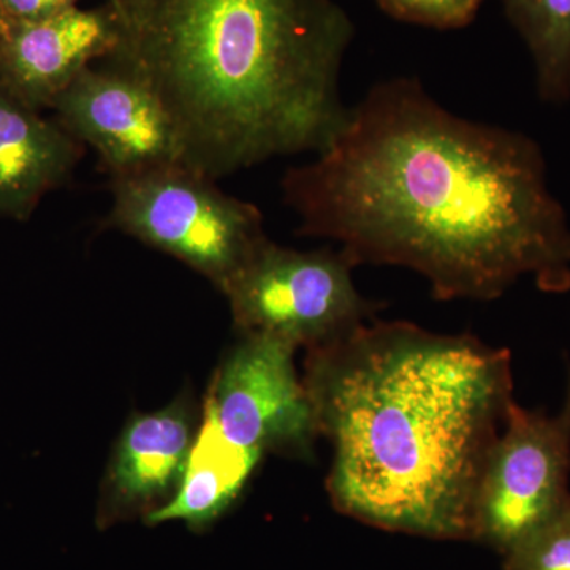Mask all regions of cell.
I'll return each instance as SVG.
<instances>
[{
    "label": "cell",
    "instance_id": "cell-1",
    "mask_svg": "<svg viewBox=\"0 0 570 570\" xmlns=\"http://www.w3.org/2000/svg\"><path fill=\"white\" fill-rule=\"evenodd\" d=\"M281 189L299 235L412 269L439 302H493L527 276L570 291L568 213L538 141L455 115L417 78L374 85Z\"/></svg>",
    "mask_w": 570,
    "mask_h": 570
},
{
    "label": "cell",
    "instance_id": "cell-2",
    "mask_svg": "<svg viewBox=\"0 0 570 570\" xmlns=\"http://www.w3.org/2000/svg\"><path fill=\"white\" fill-rule=\"evenodd\" d=\"M306 354L333 508L382 531L472 540L480 475L513 401L508 348L376 317Z\"/></svg>",
    "mask_w": 570,
    "mask_h": 570
},
{
    "label": "cell",
    "instance_id": "cell-3",
    "mask_svg": "<svg viewBox=\"0 0 570 570\" xmlns=\"http://www.w3.org/2000/svg\"><path fill=\"white\" fill-rule=\"evenodd\" d=\"M100 61L163 108L181 160L219 179L321 153L346 122L355 26L336 0H107Z\"/></svg>",
    "mask_w": 570,
    "mask_h": 570
},
{
    "label": "cell",
    "instance_id": "cell-4",
    "mask_svg": "<svg viewBox=\"0 0 570 570\" xmlns=\"http://www.w3.org/2000/svg\"><path fill=\"white\" fill-rule=\"evenodd\" d=\"M111 227L223 288L268 239L261 209L184 163L111 179Z\"/></svg>",
    "mask_w": 570,
    "mask_h": 570
},
{
    "label": "cell",
    "instance_id": "cell-5",
    "mask_svg": "<svg viewBox=\"0 0 570 570\" xmlns=\"http://www.w3.org/2000/svg\"><path fill=\"white\" fill-rule=\"evenodd\" d=\"M343 250H298L266 239L220 292L239 335H266L316 348L376 318L382 303L355 287Z\"/></svg>",
    "mask_w": 570,
    "mask_h": 570
},
{
    "label": "cell",
    "instance_id": "cell-6",
    "mask_svg": "<svg viewBox=\"0 0 570 570\" xmlns=\"http://www.w3.org/2000/svg\"><path fill=\"white\" fill-rule=\"evenodd\" d=\"M570 376L558 415L510 403L504 426L491 445L474 499V535L505 554L570 501Z\"/></svg>",
    "mask_w": 570,
    "mask_h": 570
},
{
    "label": "cell",
    "instance_id": "cell-7",
    "mask_svg": "<svg viewBox=\"0 0 570 570\" xmlns=\"http://www.w3.org/2000/svg\"><path fill=\"white\" fill-rule=\"evenodd\" d=\"M298 348L266 335H242L223 360L205 397L204 414L238 448L309 460L318 438Z\"/></svg>",
    "mask_w": 570,
    "mask_h": 570
},
{
    "label": "cell",
    "instance_id": "cell-8",
    "mask_svg": "<svg viewBox=\"0 0 570 570\" xmlns=\"http://www.w3.org/2000/svg\"><path fill=\"white\" fill-rule=\"evenodd\" d=\"M51 108L59 126L97 154L111 179L183 163L174 129L153 94L118 71L86 67Z\"/></svg>",
    "mask_w": 570,
    "mask_h": 570
},
{
    "label": "cell",
    "instance_id": "cell-9",
    "mask_svg": "<svg viewBox=\"0 0 570 570\" xmlns=\"http://www.w3.org/2000/svg\"><path fill=\"white\" fill-rule=\"evenodd\" d=\"M198 425L197 409L186 393L167 407L127 420L100 483L99 530L145 521L175 498Z\"/></svg>",
    "mask_w": 570,
    "mask_h": 570
},
{
    "label": "cell",
    "instance_id": "cell-10",
    "mask_svg": "<svg viewBox=\"0 0 570 570\" xmlns=\"http://www.w3.org/2000/svg\"><path fill=\"white\" fill-rule=\"evenodd\" d=\"M115 43L108 11L77 6L11 24L0 41V85L29 107H52L86 67L100 61Z\"/></svg>",
    "mask_w": 570,
    "mask_h": 570
},
{
    "label": "cell",
    "instance_id": "cell-11",
    "mask_svg": "<svg viewBox=\"0 0 570 570\" xmlns=\"http://www.w3.org/2000/svg\"><path fill=\"white\" fill-rule=\"evenodd\" d=\"M85 146L0 85V217L26 220L66 183Z\"/></svg>",
    "mask_w": 570,
    "mask_h": 570
},
{
    "label": "cell",
    "instance_id": "cell-12",
    "mask_svg": "<svg viewBox=\"0 0 570 570\" xmlns=\"http://www.w3.org/2000/svg\"><path fill=\"white\" fill-rule=\"evenodd\" d=\"M262 456L232 444L219 426L202 412L178 493L145 519V523L156 527L178 520L197 534L208 531L242 497Z\"/></svg>",
    "mask_w": 570,
    "mask_h": 570
},
{
    "label": "cell",
    "instance_id": "cell-13",
    "mask_svg": "<svg viewBox=\"0 0 570 570\" xmlns=\"http://www.w3.org/2000/svg\"><path fill=\"white\" fill-rule=\"evenodd\" d=\"M530 51L540 100H570V0H501Z\"/></svg>",
    "mask_w": 570,
    "mask_h": 570
},
{
    "label": "cell",
    "instance_id": "cell-14",
    "mask_svg": "<svg viewBox=\"0 0 570 570\" xmlns=\"http://www.w3.org/2000/svg\"><path fill=\"white\" fill-rule=\"evenodd\" d=\"M504 570H570V501L540 530L502 554Z\"/></svg>",
    "mask_w": 570,
    "mask_h": 570
},
{
    "label": "cell",
    "instance_id": "cell-15",
    "mask_svg": "<svg viewBox=\"0 0 570 570\" xmlns=\"http://www.w3.org/2000/svg\"><path fill=\"white\" fill-rule=\"evenodd\" d=\"M393 20L438 31H456L475 20L487 0H374Z\"/></svg>",
    "mask_w": 570,
    "mask_h": 570
},
{
    "label": "cell",
    "instance_id": "cell-16",
    "mask_svg": "<svg viewBox=\"0 0 570 570\" xmlns=\"http://www.w3.org/2000/svg\"><path fill=\"white\" fill-rule=\"evenodd\" d=\"M77 6V0H0V10L9 26L43 20Z\"/></svg>",
    "mask_w": 570,
    "mask_h": 570
},
{
    "label": "cell",
    "instance_id": "cell-17",
    "mask_svg": "<svg viewBox=\"0 0 570 570\" xmlns=\"http://www.w3.org/2000/svg\"><path fill=\"white\" fill-rule=\"evenodd\" d=\"M7 29H9V22L3 17L2 10H0V41L6 37Z\"/></svg>",
    "mask_w": 570,
    "mask_h": 570
}]
</instances>
